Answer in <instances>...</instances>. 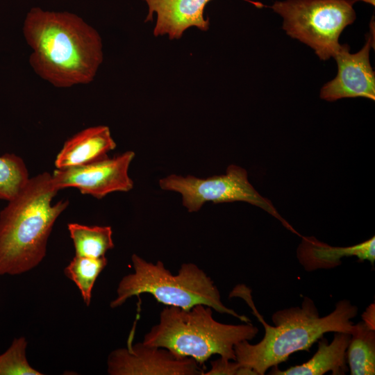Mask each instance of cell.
<instances>
[{"instance_id": "8fae6325", "label": "cell", "mask_w": 375, "mask_h": 375, "mask_svg": "<svg viewBox=\"0 0 375 375\" xmlns=\"http://www.w3.org/2000/svg\"><path fill=\"white\" fill-rule=\"evenodd\" d=\"M148 6L145 22L152 21L157 15L153 29L155 36L167 34L169 39L180 38L185 30L195 26L201 31L209 28V19L204 17V9L211 0H144Z\"/></svg>"}, {"instance_id": "9a60e30c", "label": "cell", "mask_w": 375, "mask_h": 375, "mask_svg": "<svg viewBox=\"0 0 375 375\" xmlns=\"http://www.w3.org/2000/svg\"><path fill=\"white\" fill-rule=\"evenodd\" d=\"M347 361L351 375L375 374V330L363 321L354 324L347 349Z\"/></svg>"}, {"instance_id": "6da1fadb", "label": "cell", "mask_w": 375, "mask_h": 375, "mask_svg": "<svg viewBox=\"0 0 375 375\" xmlns=\"http://www.w3.org/2000/svg\"><path fill=\"white\" fill-rule=\"evenodd\" d=\"M23 33L32 49L30 65L42 79L57 88L94 80L103 61L101 38L77 15L32 8Z\"/></svg>"}, {"instance_id": "44dd1931", "label": "cell", "mask_w": 375, "mask_h": 375, "mask_svg": "<svg viewBox=\"0 0 375 375\" xmlns=\"http://www.w3.org/2000/svg\"><path fill=\"white\" fill-rule=\"evenodd\" d=\"M363 322L372 329H374V303L366 310L363 314Z\"/></svg>"}, {"instance_id": "5bb4252c", "label": "cell", "mask_w": 375, "mask_h": 375, "mask_svg": "<svg viewBox=\"0 0 375 375\" xmlns=\"http://www.w3.org/2000/svg\"><path fill=\"white\" fill-rule=\"evenodd\" d=\"M351 334L335 332L333 340L328 343L324 338L318 342V349L307 362L281 370L277 366L272 368V375H323L331 372L334 375H344L348 370L347 349Z\"/></svg>"}, {"instance_id": "52a82bcc", "label": "cell", "mask_w": 375, "mask_h": 375, "mask_svg": "<svg viewBox=\"0 0 375 375\" xmlns=\"http://www.w3.org/2000/svg\"><path fill=\"white\" fill-rule=\"evenodd\" d=\"M159 185L162 190L180 193L182 203L190 212L199 211L207 201H245L263 209L288 229L299 235L279 215L272 203L256 190L248 180L247 171L240 166L231 165L225 174L206 178L172 174L161 178Z\"/></svg>"}, {"instance_id": "277c9868", "label": "cell", "mask_w": 375, "mask_h": 375, "mask_svg": "<svg viewBox=\"0 0 375 375\" xmlns=\"http://www.w3.org/2000/svg\"><path fill=\"white\" fill-rule=\"evenodd\" d=\"M258 328L251 323L227 324L212 317V309L199 304L189 310L167 306L159 323L144 335L143 343L164 347L176 356L193 358L199 365L212 355L235 360L234 346L253 340Z\"/></svg>"}, {"instance_id": "ac0fdd59", "label": "cell", "mask_w": 375, "mask_h": 375, "mask_svg": "<svg viewBox=\"0 0 375 375\" xmlns=\"http://www.w3.org/2000/svg\"><path fill=\"white\" fill-rule=\"evenodd\" d=\"M24 160L15 153L0 156V199L9 201L29 179Z\"/></svg>"}, {"instance_id": "8992f818", "label": "cell", "mask_w": 375, "mask_h": 375, "mask_svg": "<svg viewBox=\"0 0 375 375\" xmlns=\"http://www.w3.org/2000/svg\"><path fill=\"white\" fill-rule=\"evenodd\" d=\"M351 0H285L272 10L283 19L287 34L312 48L321 60L333 57L340 33L356 19Z\"/></svg>"}, {"instance_id": "3957f363", "label": "cell", "mask_w": 375, "mask_h": 375, "mask_svg": "<svg viewBox=\"0 0 375 375\" xmlns=\"http://www.w3.org/2000/svg\"><path fill=\"white\" fill-rule=\"evenodd\" d=\"M58 191L43 172L29 178L0 212V276L26 273L42 261L53 226L69 205L52 203Z\"/></svg>"}, {"instance_id": "7a4b0ae2", "label": "cell", "mask_w": 375, "mask_h": 375, "mask_svg": "<svg viewBox=\"0 0 375 375\" xmlns=\"http://www.w3.org/2000/svg\"><path fill=\"white\" fill-rule=\"evenodd\" d=\"M230 297L243 299L265 328L263 338L255 344L244 340L234 346L235 361L243 367L263 375L267 369L285 362L294 353L309 349L328 332L351 334L354 328L351 321L358 314V308L349 300L339 301L330 314L320 317L314 301L305 297L301 306L276 311L272 315L274 326L265 322L256 310L251 290L244 285H238Z\"/></svg>"}, {"instance_id": "ffe728a7", "label": "cell", "mask_w": 375, "mask_h": 375, "mask_svg": "<svg viewBox=\"0 0 375 375\" xmlns=\"http://www.w3.org/2000/svg\"><path fill=\"white\" fill-rule=\"evenodd\" d=\"M211 369L205 375H255L251 370L243 367L237 361L222 358L210 362Z\"/></svg>"}, {"instance_id": "9c48e42d", "label": "cell", "mask_w": 375, "mask_h": 375, "mask_svg": "<svg viewBox=\"0 0 375 375\" xmlns=\"http://www.w3.org/2000/svg\"><path fill=\"white\" fill-rule=\"evenodd\" d=\"M110 353L107 372L110 375H198L203 374L200 365L192 358L181 357L168 349L147 345L133 344Z\"/></svg>"}, {"instance_id": "7c38bea8", "label": "cell", "mask_w": 375, "mask_h": 375, "mask_svg": "<svg viewBox=\"0 0 375 375\" xmlns=\"http://www.w3.org/2000/svg\"><path fill=\"white\" fill-rule=\"evenodd\" d=\"M115 147L107 126L88 127L65 141L56 156L55 166L67 169L88 165L108 158V153Z\"/></svg>"}, {"instance_id": "ba28073f", "label": "cell", "mask_w": 375, "mask_h": 375, "mask_svg": "<svg viewBox=\"0 0 375 375\" xmlns=\"http://www.w3.org/2000/svg\"><path fill=\"white\" fill-rule=\"evenodd\" d=\"M134 157L128 151L88 165L57 169L51 174L52 183L58 190L75 188L99 199L114 192H128L133 188L128 168Z\"/></svg>"}, {"instance_id": "5b68a950", "label": "cell", "mask_w": 375, "mask_h": 375, "mask_svg": "<svg viewBox=\"0 0 375 375\" xmlns=\"http://www.w3.org/2000/svg\"><path fill=\"white\" fill-rule=\"evenodd\" d=\"M131 260L134 272L121 279L117 288V297L110 302V308L121 306L133 296L149 293L158 302L168 306L189 310L203 304L219 313L231 315L242 322H251L247 317L224 306L214 282L195 264L183 263L178 274L173 275L160 260L153 264L135 253Z\"/></svg>"}, {"instance_id": "4fadbf2b", "label": "cell", "mask_w": 375, "mask_h": 375, "mask_svg": "<svg viewBox=\"0 0 375 375\" xmlns=\"http://www.w3.org/2000/svg\"><path fill=\"white\" fill-rule=\"evenodd\" d=\"M299 263L307 272L335 268L344 257L356 256L360 261H375V237L351 247H332L314 237H302L297 250Z\"/></svg>"}, {"instance_id": "d6986e66", "label": "cell", "mask_w": 375, "mask_h": 375, "mask_svg": "<svg viewBox=\"0 0 375 375\" xmlns=\"http://www.w3.org/2000/svg\"><path fill=\"white\" fill-rule=\"evenodd\" d=\"M28 342L24 337L13 339L10 346L0 355V375H42L26 358Z\"/></svg>"}, {"instance_id": "e0dca14e", "label": "cell", "mask_w": 375, "mask_h": 375, "mask_svg": "<svg viewBox=\"0 0 375 375\" xmlns=\"http://www.w3.org/2000/svg\"><path fill=\"white\" fill-rule=\"evenodd\" d=\"M107 262L105 256L90 258L75 255L64 269V274L76 284L87 306L90 304L95 281Z\"/></svg>"}, {"instance_id": "7402d4cb", "label": "cell", "mask_w": 375, "mask_h": 375, "mask_svg": "<svg viewBox=\"0 0 375 375\" xmlns=\"http://www.w3.org/2000/svg\"><path fill=\"white\" fill-rule=\"evenodd\" d=\"M351 1H353V2L356 1H362L364 2L370 3V4L373 5V6H374V2H375V0H351Z\"/></svg>"}, {"instance_id": "2e32d148", "label": "cell", "mask_w": 375, "mask_h": 375, "mask_svg": "<svg viewBox=\"0 0 375 375\" xmlns=\"http://www.w3.org/2000/svg\"><path fill=\"white\" fill-rule=\"evenodd\" d=\"M67 228L74 244L76 256L100 258L105 256L108 250L114 248L110 226H90L69 223Z\"/></svg>"}, {"instance_id": "30bf717a", "label": "cell", "mask_w": 375, "mask_h": 375, "mask_svg": "<svg viewBox=\"0 0 375 375\" xmlns=\"http://www.w3.org/2000/svg\"><path fill=\"white\" fill-rule=\"evenodd\" d=\"M371 44L368 37L363 48L356 53H349V46H340L333 56L338 74L322 88V99L329 101L357 97L375 99V76L369 58Z\"/></svg>"}]
</instances>
